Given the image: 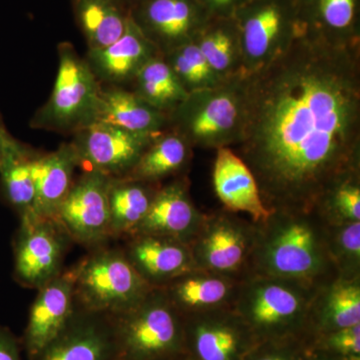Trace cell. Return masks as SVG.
<instances>
[{"mask_svg": "<svg viewBox=\"0 0 360 360\" xmlns=\"http://www.w3.org/2000/svg\"><path fill=\"white\" fill-rule=\"evenodd\" d=\"M274 210H314L336 184L360 176V37L300 22L285 51L243 77L232 148Z\"/></svg>", "mask_w": 360, "mask_h": 360, "instance_id": "obj_1", "label": "cell"}, {"mask_svg": "<svg viewBox=\"0 0 360 360\" xmlns=\"http://www.w3.org/2000/svg\"><path fill=\"white\" fill-rule=\"evenodd\" d=\"M250 276L278 277L317 288L338 276L328 250V224L316 210H274L255 222Z\"/></svg>", "mask_w": 360, "mask_h": 360, "instance_id": "obj_2", "label": "cell"}, {"mask_svg": "<svg viewBox=\"0 0 360 360\" xmlns=\"http://www.w3.org/2000/svg\"><path fill=\"white\" fill-rule=\"evenodd\" d=\"M317 288L278 277L250 276L240 281L232 307L258 342L297 338L305 333Z\"/></svg>", "mask_w": 360, "mask_h": 360, "instance_id": "obj_3", "label": "cell"}, {"mask_svg": "<svg viewBox=\"0 0 360 360\" xmlns=\"http://www.w3.org/2000/svg\"><path fill=\"white\" fill-rule=\"evenodd\" d=\"M243 113V75L212 89L191 92L169 115V129L191 148H232L238 139Z\"/></svg>", "mask_w": 360, "mask_h": 360, "instance_id": "obj_4", "label": "cell"}, {"mask_svg": "<svg viewBox=\"0 0 360 360\" xmlns=\"http://www.w3.org/2000/svg\"><path fill=\"white\" fill-rule=\"evenodd\" d=\"M58 53L53 89L32 116L30 127L72 135L96 122L101 84L70 42L59 44Z\"/></svg>", "mask_w": 360, "mask_h": 360, "instance_id": "obj_5", "label": "cell"}, {"mask_svg": "<svg viewBox=\"0 0 360 360\" xmlns=\"http://www.w3.org/2000/svg\"><path fill=\"white\" fill-rule=\"evenodd\" d=\"M75 266V304L110 315L131 309L153 290L130 264L122 248H94Z\"/></svg>", "mask_w": 360, "mask_h": 360, "instance_id": "obj_6", "label": "cell"}, {"mask_svg": "<svg viewBox=\"0 0 360 360\" xmlns=\"http://www.w3.org/2000/svg\"><path fill=\"white\" fill-rule=\"evenodd\" d=\"M120 360H155L184 354V315L161 288L112 315Z\"/></svg>", "mask_w": 360, "mask_h": 360, "instance_id": "obj_7", "label": "cell"}, {"mask_svg": "<svg viewBox=\"0 0 360 360\" xmlns=\"http://www.w3.org/2000/svg\"><path fill=\"white\" fill-rule=\"evenodd\" d=\"M240 215L224 208L205 213L189 245L196 269L240 281L250 276L257 224Z\"/></svg>", "mask_w": 360, "mask_h": 360, "instance_id": "obj_8", "label": "cell"}, {"mask_svg": "<svg viewBox=\"0 0 360 360\" xmlns=\"http://www.w3.org/2000/svg\"><path fill=\"white\" fill-rule=\"evenodd\" d=\"M232 18L238 30L241 73L246 77L290 45L297 25V0H248Z\"/></svg>", "mask_w": 360, "mask_h": 360, "instance_id": "obj_9", "label": "cell"}, {"mask_svg": "<svg viewBox=\"0 0 360 360\" xmlns=\"http://www.w3.org/2000/svg\"><path fill=\"white\" fill-rule=\"evenodd\" d=\"M70 236L56 219H20L13 239V276L21 286L39 290L63 269Z\"/></svg>", "mask_w": 360, "mask_h": 360, "instance_id": "obj_10", "label": "cell"}, {"mask_svg": "<svg viewBox=\"0 0 360 360\" xmlns=\"http://www.w3.org/2000/svg\"><path fill=\"white\" fill-rule=\"evenodd\" d=\"M189 360H243L258 341L232 307L184 315Z\"/></svg>", "mask_w": 360, "mask_h": 360, "instance_id": "obj_11", "label": "cell"}, {"mask_svg": "<svg viewBox=\"0 0 360 360\" xmlns=\"http://www.w3.org/2000/svg\"><path fill=\"white\" fill-rule=\"evenodd\" d=\"M110 179L101 172L84 170L73 182L56 217L73 243L94 250L112 239L108 203Z\"/></svg>", "mask_w": 360, "mask_h": 360, "instance_id": "obj_12", "label": "cell"}, {"mask_svg": "<svg viewBox=\"0 0 360 360\" xmlns=\"http://www.w3.org/2000/svg\"><path fill=\"white\" fill-rule=\"evenodd\" d=\"M130 18L161 56L193 41L210 20L198 0H141Z\"/></svg>", "mask_w": 360, "mask_h": 360, "instance_id": "obj_13", "label": "cell"}, {"mask_svg": "<svg viewBox=\"0 0 360 360\" xmlns=\"http://www.w3.org/2000/svg\"><path fill=\"white\" fill-rule=\"evenodd\" d=\"M153 139L106 123L94 122L73 134L70 142L79 167L120 179L129 174Z\"/></svg>", "mask_w": 360, "mask_h": 360, "instance_id": "obj_14", "label": "cell"}, {"mask_svg": "<svg viewBox=\"0 0 360 360\" xmlns=\"http://www.w3.org/2000/svg\"><path fill=\"white\" fill-rule=\"evenodd\" d=\"M32 360H120L112 315L77 307L63 331Z\"/></svg>", "mask_w": 360, "mask_h": 360, "instance_id": "obj_15", "label": "cell"}, {"mask_svg": "<svg viewBox=\"0 0 360 360\" xmlns=\"http://www.w3.org/2000/svg\"><path fill=\"white\" fill-rule=\"evenodd\" d=\"M75 266L65 269L40 288L33 302L25 333L22 350L32 360L63 331L77 309L75 295Z\"/></svg>", "mask_w": 360, "mask_h": 360, "instance_id": "obj_16", "label": "cell"}, {"mask_svg": "<svg viewBox=\"0 0 360 360\" xmlns=\"http://www.w3.org/2000/svg\"><path fill=\"white\" fill-rule=\"evenodd\" d=\"M205 213L194 205L186 176L160 184L146 217L129 236L150 234L191 245L200 231Z\"/></svg>", "mask_w": 360, "mask_h": 360, "instance_id": "obj_17", "label": "cell"}, {"mask_svg": "<svg viewBox=\"0 0 360 360\" xmlns=\"http://www.w3.org/2000/svg\"><path fill=\"white\" fill-rule=\"evenodd\" d=\"M122 250L139 274L153 288L195 269L191 246L176 239L150 234L124 238Z\"/></svg>", "mask_w": 360, "mask_h": 360, "instance_id": "obj_18", "label": "cell"}, {"mask_svg": "<svg viewBox=\"0 0 360 360\" xmlns=\"http://www.w3.org/2000/svg\"><path fill=\"white\" fill-rule=\"evenodd\" d=\"M158 56L160 52L130 18L120 39L103 49H87L84 59L101 84L127 87L142 66Z\"/></svg>", "mask_w": 360, "mask_h": 360, "instance_id": "obj_19", "label": "cell"}, {"mask_svg": "<svg viewBox=\"0 0 360 360\" xmlns=\"http://www.w3.org/2000/svg\"><path fill=\"white\" fill-rule=\"evenodd\" d=\"M212 184L224 210L264 221L270 212L262 201L257 179L248 165L231 148L215 149Z\"/></svg>", "mask_w": 360, "mask_h": 360, "instance_id": "obj_20", "label": "cell"}, {"mask_svg": "<svg viewBox=\"0 0 360 360\" xmlns=\"http://www.w3.org/2000/svg\"><path fill=\"white\" fill-rule=\"evenodd\" d=\"M96 122L155 139L169 129V115L156 110L129 87L101 84Z\"/></svg>", "mask_w": 360, "mask_h": 360, "instance_id": "obj_21", "label": "cell"}, {"mask_svg": "<svg viewBox=\"0 0 360 360\" xmlns=\"http://www.w3.org/2000/svg\"><path fill=\"white\" fill-rule=\"evenodd\" d=\"M360 324V277H335L315 291L305 331L315 336Z\"/></svg>", "mask_w": 360, "mask_h": 360, "instance_id": "obj_22", "label": "cell"}, {"mask_svg": "<svg viewBox=\"0 0 360 360\" xmlns=\"http://www.w3.org/2000/svg\"><path fill=\"white\" fill-rule=\"evenodd\" d=\"M240 281L193 269L161 288L172 305L182 315L232 307Z\"/></svg>", "mask_w": 360, "mask_h": 360, "instance_id": "obj_23", "label": "cell"}, {"mask_svg": "<svg viewBox=\"0 0 360 360\" xmlns=\"http://www.w3.org/2000/svg\"><path fill=\"white\" fill-rule=\"evenodd\" d=\"M79 162L71 142H65L52 153L37 155L32 161L35 184V217L56 219L72 186Z\"/></svg>", "mask_w": 360, "mask_h": 360, "instance_id": "obj_24", "label": "cell"}, {"mask_svg": "<svg viewBox=\"0 0 360 360\" xmlns=\"http://www.w3.org/2000/svg\"><path fill=\"white\" fill-rule=\"evenodd\" d=\"M71 4L89 51L113 44L127 30L130 9L123 0H71Z\"/></svg>", "mask_w": 360, "mask_h": 360, "instance_id": "obj_25", "label": "cell"}, {"mask_svg": "<svg viewBox=\"0 0 360 360\" xmlns=\"http://www.w3.org/2000/svg\"><path fill=\"white\" fill-rule=\"evenodd\" d=\"M158 184L111 177L108 188L111 238H127L148 212Z\"/></svg>", "mask_w": 360, "mask_h": 360, "instance_id": "obj_26", "label": "cell"}, {"mask_svg": "<svg viewBox=\"0 0 360 360\" xmlns=\"http://www.w3.org/2000/svg\"><path fill=\"white\" fill-rule=\"evenodd\" d=\"M191 149L184 137L168 129L151 141L125 177L160 184L186 169L191 161Z\"/></svg>", "mask_w": 360, "mask_h": 360, "instance_id": "obj_27", "label": "cell"}, {"mask_svg": "<svg viewBox=\"0 0 360 360\" xmlns=\"http://www.w3.org/2000/svg\"><path fill=\"white\" fill-rule=\"evenodd\" d=\"M37 153L18 141L0 160V193L20 219L35 217L32 161Z\"/></svg>", "mask_w": 360, "mask_h": 360, "instance_id": "obj_28", "label": "cell"}, {"mask_svg": "<svg viewBox=\"0 0 360 360\" xmlns=\"http://www.w3.org/2000/svg\"><path fill=\"white\" fill-rule=\"evenodd\" d=\"M194 41L221 82L243 75L238 30L233 18H210Z\"/></svg>", "mask_w": 360, "mask_h": 360, "instance_id": "obj_29", "label": "cell"}, {"mask_svg": "<svg viewBox=\"0 0 360 360\" xmlns=\"http://www.w3.org/2000/svg\"><path fill=\"white\" fill-rule=\"evenodd\" d=\"M360 0H297L300 22L328 37H360Z\"/></svg>", "mask_w": 360, "mask_h": 360, "instance_id": "obj_30", "label": "cell"}, {"mask_svg": "<svg viewBox=\"0 0 360 360\" xmlns=\"http://www.w3.org/2000/svg\"><path fill=\"white\" fill-rule=\"evenodd\" d=\"M129 89L156 110L168 115L184 103L189 94L162 56L149 59L142 66L130 84Z\"/></svg>", "mask_w": 360, "mask_h": 360, "instance_id": "obj_31", "label": "cell"}, {"mask_svg": "<svg viewBox=\"0 0 360 360\" xmlns=\"http://www.w3.org/2000/svg\"><path fill=\"white\" fill-rule=\"evenodd\" d=\"M328 250L338 276L360 277V221L328 225Z\"/></svg>", "mask_w": 360, "mask_h": 360, "instance_id": "obj_32", "label": "cell"}, {"mask_svg": "<svg viewBox=\"0 0 360 360\" xmlns=\"http://www.w3.org/2000/svg\"><path fill=\"white\" fill-rule=\"evenodd\" d=\"M314 210L328 225L360 221V176L336 184Z\"/></svg>", "mask_w": 360, "mask_h": 360, "instance_id": "obj_33", "label": "cell"}, {"mask_svg": "<svg viewBox=\"0 0 360 360\" xmlns=\"http://www.w3.org/2000/svg\"><path fill=\"white\" fill-rule=\"evenodd\" d=\"M319 345L335 356L360 355V324L317 335Z\"/></svg>", "mask_w": 360, "mask_h": 360, "instance_id": "obj_34", "label": "cell"}, {"mask_svg": "<svg viewBox=\"0 0 360 360\" xmlns=\"http://www.w3.org/2000/svg\"><path fill=\"white\" fill-rule=\"evenodd\" d=\"M292 338H283V340H264L260 347H253L246 355L245 360H304L300 350L295 347L288 345Z\"/></svg>", "mask_w": 360, "mask_h": 360, "instance_id": "obj_35", "label": "cell"}, {"mask_svg": "<svg viewBox=\"0 0 360 360\" xmlns=\"http://www.w3.org/2000/svg\"><path fill=\"white\" fill-rule=\"evenodd\" d=\"M180 52L184 54V58L188 61L189 65L195 71L198 78L202 84L203 89H212L221 84V80L217 77V73L213 71L212 66L206 60L205 56L200 51V47L195 41L179 47Z\"/></svg>", "mask_w": 360, "mask_h": 360, "instance_id": "obj_36", "label": "cell"}, {"mask_svg": "<svg viewBox=\"0 0 360 360\" xmlns=\"http://www.w3.org/2000/svg\"><path fill=\"white\" fill-rule=\"evenodd\" d=\"M248 0H198L212 18H232Z\"/></svg>", "mask_w": 360, "mask_h": 360, "instance_id": "obj_37", "label": "cell"}, {"mask_svg": "<svg viewBox=\"0 0 360 360\" xmlns=\"http://www.w3.org/2000/svg\"><path fill=\"white\" fill-rule=\"evenodd\" d=\"M20 338L6 326L0 324V360H22Z\"/></svg>", "mask_w": 360, "mask_h": 360, "instance_id": "obj_38", "label": "cell"}, {"mask_svg": "<svg viewBox=\"0 0 360 360\" xmlns=\"http://www.w3.org/2000/svg\"><path fill=\"white\" fill-rule=\"evenodd\" d=\"M16 142H18V139H14L13 135L9 134L6 124H4V120L0 115V160L4 158L7 151L13 148Z\"/></svg>", "mask_w": 360, "mask_h": 360, "instance_id": "obj_39", "label": "cell"}, {"mask_svg": "<svg viewBox=\"0 0 360 360\" xmlns=\"http://www.w3.org/2000/svg\"><path fill=\"white\" fill-rule=\"evenodd\" d=\"M155 360H189L188 357L186 354L174 355V356L165 357V359H160Z\"/></svg>", "mask_w": 360, "mask_h": 360, "instance_id": "obj_40", "label": "cell"}, {"mask_svg": "<svg viewBox=\"0 0 360 360\" xmlns=\"http://www.w3.org/2000/svg\"><path fill=\"white\" fill-rule=\"evenodd\" d=\"M123 1H124L130 8V7L134 6V4H136V2L141 1V0H123Z\"/></svg>", "mask_w": 360, "mask_h": 360, "instance_id": "obj_41", "label": "cell"}]
</instances>
